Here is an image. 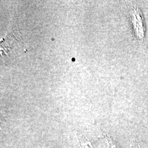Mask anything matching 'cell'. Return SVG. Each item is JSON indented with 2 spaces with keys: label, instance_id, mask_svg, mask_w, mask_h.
Here are the masks:
<instances>
[{
  "label": "cell",
  "instance_id": "6da1fadb",
  "mask_svg": "<svg viewBox=\"0 0 148 148\" xmlns=\"http://www.w3.org/2000/svg\"><path fill=\"white\" fill-rule=\"evenodd\" d=\"M131 18L136 34L139 39H142L144 36V25L142 16L137 7L133 8L131 11Z\"/></svg>",
  "mask_w": 148,
  "mask_h": 148
},
{
  "label": "cell",
  "instance_id": "7a4b0ae2",
  "mask_svg": "<svg viewBox=\"0 0 148 148\" xmlns=\"http://www.w3.org/2000/svg\"><path fill=\"white\" fill-rule=\"evenodd\" d=\"M80 145L83 148H93L91 142L87 138L82 137L79 139Z\"/></svg>",
  "mask_w": 148,
  "mask_h": 148
},
{
  "label": "cell",
  "instance_id": "3957f363",
  "mask_svg": "<svg viewBox=\"0 0 148 148\" xmlns=\"http://www.w3.org/2000/svg\"><path fill=\"white\" fill-rule=\"evenodd\" d=\"M104 137L105 138L104 139L106 140L108 148H118L117 147L116 144L114 142V140L111 139V138L106 136H104Z\"/></svg>",
  "mask_w": 148,
  "mask_h": 148
}]
</instances>
